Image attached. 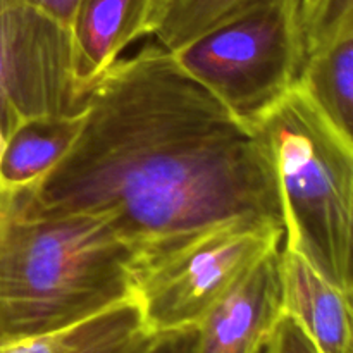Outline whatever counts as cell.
<instances>
[{
  "label": "cell",
  "instance_id": "obj_1",
  "mask_svg": "<svg viewBox=\"0 0 353 353\" xmlns=\"http://www.w3.org/2000/svg\"><path fill=\"white\" fill-rule=\"evenodd\" d=\"M19 190L34 212L103 221L137 262L230 221L283 228L261 138L157 41L93 83L71 147Z\"/></svg>",
  "mask_w": 353,
  "mask_h": 353
},
{
  "label": "cell",
  "instance_id": "obj_2",
  "mask_svg": "<svg viewBox=\"0 0 353 353\" xmlns=\"http://www.w3.org/2000/svg\"><path fill=\"white\" fill-rule=\"evenodd\" d=\"M137 254L103 221L31 210L0 186V345L52 333L133 299Z\"/></svg>",
  "mask_w": 353,
  "mask_h": 353
},
{
  "label": "cell",
  "instance_id": "obj_3",
  "mask_svg": "<svg viewBox=\"0 0 353 353\" xmlns=\"http://www.w3.org/2000/svg\"><path fill=\"white\" fill-rule=\"evenodd\" d=\"M248 126L264 143L274 169L283 248L352 295L353 140L296 85Z\"/></svg>",
  "mask_w": 353,
  "mask_h": 353
},
{
  "label": "cell",
  "instance_id": "obj_4",
  "mask_svg": "<svg viewBox=\"0 0 353 353\" xmlns=\"http://www.w3.org/2000/svg\"><path fill=\"white\" fill-rule=\"evenodd\" d=\"M283 236L272 224L230 221L134 262L133 300L147 331L196 326L248 269L281 247Z\"/></svg>",
  "mask_w": 353,
  "mask_h": 353
},
{
  "label": "cell",
  "instance_id": "obj_5",
  "mask_svg": "<svg viewBox=\"0 0 353 353\" xmlns=\"http://www.w3.org/2000/svg\"><path fill=\"white\" fill-rule=\"evenodd\" d=\"M171 54L247 124L278 102L299 76L288 0L262 3Z\"/></svg>",
  "mask_w": 353,
  "mask_h": 353
},
{
  "label": "cell",
  "instance_id": "obj_6",
  "mask_svg": "<svg viewBox=\"0 0 353 353\" xmlns=\"http://www.w3.org/2000/svg\"><path fill=\"white\" fill-rule=\"evenodd\" d=\"M86 93L74 71L71 30L24 3L0 6V130L79 114Z\"/></svg>",
  "mask_w": 353,
  "mask_h": 353
},
{
  "label": "cell",
  "instance_id": "obj_7",
  "mask_svg": "<svg viewBox=\"0 0 353 353\" xmlns=\"http://www.w3.org/2000/svg\"><path fill=\"white\" fill-rule=\"evenodd\" d=\"M283 247V245H281ZM248 269L196 324L195 353H259L283 314L279 250Z\"/></svg>",
  "mask_w": 353,
  "mask_h": 353
},
{
  "label": "cell",
  "instance_id": "obj_8",
  "mask_svg": "<svg viewBox=\"0 0 353 353\" xmlns=\"http://www.w3.org/2000/svg\"><path fill=\"white\" fill-rule=\"evenodd\" d=\"M283 312L292 316L321 353H353L352 295L327 281L295 252L279 250Z\"/></svg>",
  "mask_w": 353,
  "mask_h": 353
},
{
  "label": "cell",
  "instance_id": "obj_9",
  "mask_svg": "<svg viewBox=\"0 0 353 353\" xmlns=\"http://www.w3.org/2000/svg\"><path fill=\"white\" fill-rule=\"evenodd\" d=\"M148 6L150 0H81L71 38L76 78L86 95L124 48L147 37Z\"/></svg>",
  "mask_w": 353,
  "mask_h": 353
},
{
  "label": "cell",
  "instance_id": "obj_10",
  "mask_svg": "<svg viewBox=\"0 0 353 353\" xmlns=\"http://www.w3.org/2000/svg\"><path fill=\"white\" fill-rule=\"evenodd\" d=\"M83 110L72 116L40 117L17 126L6 138L0 186L31 188L68 152L81 126Z\"/></svg>",
  "mask_w": 353,
  "mask_h": 353
},
{
  "label": "cell",
  "instance_id": "obj_11",
  "mask_svg": "<svg viewBox=\"0 0 353 353\" xmlns=\"http://www.w3.org/2000/svg\"><path fill=\"white\" fill-rule=\"evenodd\" d=\"M295 85L343 137L353 140V33L310 57Z\"/></svg>",
  "mask_w": 353,
  "mask_h": 353
},
{
  "label": "cell",
  "instance_id": "obj_12",
  "mask_svg": "<svg viewBox=\"0 0 353 353\" xmlns=\"http://www.w3.org/2000/svg\"><path fill=\"white\" fill-rule=\"evenodd\" d=\"M271 0H176L150 37L174 52L207 31Z\"/></svg>",
  "mask_w": 353,
  "mask_h": 353
},
{
  "label": "cell",
  "instance_id": "obj_13",
  "mask_svg": "<svg viewBox=\"0 0 353 353\" xmlns=\"http://www.w3.org/2000/svg\"><path fill=\"white\" fill-rule=\"evenodd\" d=\"M199 327L143 331L123 353H195Z\"/></svg>",
  "mask_w": 353,
  "mask_h": 353
},
{
  "label": "cell",
  "instance_id": "obj_14",
  "mask_svg": "<svg viewBox=\"0 0 353 353\" xmlns=\"http://www.w3.org/2000/svg\"><path fill=\"white\" fill-rule=\"evenodd\" d=\"M262 353H321V350L302 326L283 312L265 340Z\"/></svg>",
  "mask_w": 353,
  "mask_h": 353
},
{
  "label": "cell",
  "instance_id": "obj_15",
  "mask_svg": "<svg viewBox=\"0 0 353 353\" xmlns=\"http://www.w3.org/2000/svg\"><path fill=\"white\" fill-rule=\"evenodd\" d=\"M23 2L47 16L48 19L71 30L81 0H23Z\"/></svg>",
  "mask_w": 353,
  "mask_h": 353
},
{
  "label": "cell",
  "instance_id": "obj_16",
  "mask_svg": "<svg viewBox=\"0 0 353 353\" xmlns=\"http://www.w3.org/2000/svg\"><path fill=\"white\" fill-rule=\"evenodd\" d=\"M174 2L176 0H150V6H148V16H147V26H145V33H147V37H150V34L154 33L157 24L161 23V19L165 16V12L171 9Z\"/></svg>",
  "mask_w": 353,
  "mask_h": 353
},
{
  "label": "cell",
  "instance_id": "obj_17",
  "mask_svg": "<svg viewBox=\"0 0 353 353\" xmlns=\"http://www.w3.org/2000/svg\"><path fill=\"white\" fill-rule=\"evenodd\" d=\"M305 2H309V0H288L290 12H292V16H293V14H295L296 10H299L300 7H302Z\"/></svg>",
  "mask_w": 353,
  "mask_h": 353
},
{
  "label": "cell",
  "instance_id": "obj_18",
  "mask_svg": "<svg viewBox=\"0 0 353 353\" xmlns=\"http://www.w3.org/2000/svg\"><path fill=\"white\" fill-rule=\"evenodd\" d=\"M3 147H6V138H3V133H2V130H0V161H2Z\"/></svg>",
  "mask_w": 353,
  "mask_h": 353
},
{
  "label": "cell",
  "instance_id": "obj_19",
  "mask_svg": "<svg viewBox=\"0 0 353 353\" xmlns=\"http://www.w3.org/2000/svg\"><path fill=\"white\" fill-rule=\"evenodd\" d=\"M3 2H6V0H0V6H2V3H3Z\"/></svg>",
  "mask_w": 353,
  "mask_h": 353
},
{
  "label": "cell",
  "instance_id": "obj_20",
  "mask_svg": "<svg viewBox=\"0 0 353 353\" xmlns=\"http://www.w3.org/2000/svg\"><path fill=\"white\" fill-rule=\"evenodd\" d=\"M259 353H262V350H261V352H259Z\"/></svg>",
  "mask_w": 353,
  "mask_h": 353
}]
</instances>
